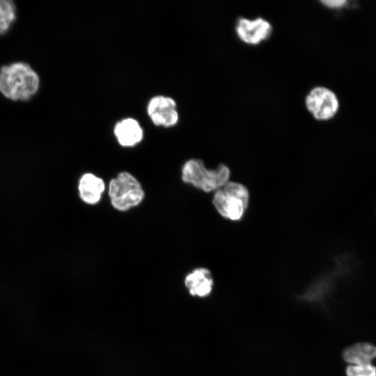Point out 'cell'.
<instances>
[{"mask_svg":"<svg viewBox=\"0 0 376 376\" xmlns=\"http://www.w3.org/2000/svg\"><path fill=\"white\" fill-rule=\"evenodd\" d=\"M40 78L25 62H14L0 68V92L13 101H28L38 91Z\"/></svg>","mask_w":376,"mask_h":376,"instance_id":"obj_1","label":"cell"},{"mask_svg":"<svg viewBox=\"0 0 376 376\" xmlns=\"http://www.w3.org/2000/svg\"><path fill=\"white\" fill-rule=\"evenodd\" d=\"M230 171L228 166L220 164L214 169H208L199 159L185 162L181 170V178L187 184L204 192L217 191L228 182Z\"/></svg>","mask_w":376,"mask_h":376,"instance_id":"obj_2","label":"cell"},{"mask_svg":"<svg viewBox=\"0 0 376 376\" xmlns=\"http://www.w3.org/2000/svg\"><path fill=\"white\" fill-rule=\"evenodd\" d=\"M249 203V191L242 183L228 182L215 191L212 204L224 219L238 221L242 219Z\"/></svg>","mask_w":376,"mask_h":376,"instance_id":"obj_3","label":"cell"},{"mask_svg":"<svg viewBox=\"0 0 376 376\" xmlns=\"http://www.w3.org/2000/svg\"><path fill=\"white\" fill-rule=\"evenodd\" d=\"M108 194L113 207L120 212L127 211L139 205L145 196L140 182L127 171L119 173L110 180Z\"/></svg>","mask_w":376,"mask_h":376,"instance_id":"obj_4","label":"cell"},{"mask_svg":"<svg viewBox=\"0 0 376 376\" xmlns=\"http://www.w3.org/2000/svg\"><path fill=\"white\" fill-rule=\"evenodd\" d=\"M305 105L315 119L325 121L336 114L339 102L333 91L319 86L313 87L308 92L305 97Z\"/></svg>","mask_w":376,"mask_h":376,"instance_id":"obj_5","label":"cell"},{"mask_svg":"<svg viewBox=\"0 0 376 376\" xmlns=\"http://www.w3.org/2000/svg\"><path fill=\"white\" fill-rule=\"evenodd\" d=\"M177 107L175 100L171 97L157 95L150 99L146 111L155 126L169 128L178 123L179 113Z\"/></svg>","mask_w":376,"mask_h":376,"instance_id":"obj_6","label":"cell"},{"mask_svg":"<svg viewBox=\"0 0 376 376\" xmlns=\"http://www.w3.org/2000/svg\"><path fill=\"white\" fill-rule=\"evenodd\" d=\"M272 25L263 17H239L235 26L238 38L244 43L256 45L266 40L272 33Z\"/></svg>","mask_w":376,"mask_h":376,"instance_id":"obj_7","label":"cell"},{"mask_svg":"<svg viewBox=\"0 0 376 376\" xmlns=\"http://www.w3.org/2000/svg\"><path fill=\"white\" fill-rule=\"evenodd\" d=\"M113 134L121 146L131 148L143 140V130L137 120L127 117L116 123Z\"/></svg>","mask_w":376,"mask_h":376,"instance_id":"obj_8","label":"cell"},{"mask_svg":"<svg viewBox=\"0 0 376 376\" xmlns=\"http://www.w3.org/2000/svg\"><path fill=\"white\" fill-rule=\"evenodd\" d=\"M185 285L194 297H205L212 292L214 281L210 271L205 267H198L186 275Z\"/></svg>","mask_w":376,"mask_h":376,"instance_id":"obj_9","label":"cell"},{"mask_svg":"<svg viewBox=\"0 0 376 376\" xmlns=\"http://www.w3.org/2000/svg\"><path fill=\"white\" fill-rule=\"evenodd\" d=\"M104 190V180L93 173H84L79 180V197L83 202L88 205H93L99 203Z\"/></svg>","mask_w":376,"mask_h":376,"instance_id":"obj_10","label":"cell"},{"mask_svg":"<svg viewBox=\"0 0 376 376\" xmlns=\"http://www.w3.org/2000/svg\"><path fill=\"white\" fill-rule=\"evenodd\" d=\"M343 358L350 365L371 363L376 358V347L369 343H357L343 351Z\"/></svg>","mask_w":376,"mask_h":376,"instance_id":"obj_11","label":"cell"},{"mask_svg":"<svg viewBox=\"0 0 376 376\" xmlns=\"http://www.w3.org/2000/svg\"><path fill=\"white\" fill-rule=\"evenodd\" d=\"M17 8L12 0H0V36L6 33L16 20Z\"/></svg>","mask_w":376,"mask_h":376,"instance_id":"obj_12","label":"cell"},{"mask_svg":"<svg viewBox=\"0 0 376 376\" xmlns=\"http://www.w3.org/2000/svg\"><path fill=\"white\" fill-rule=\"evenodd\" d=\"M347 376H376V367L372 363L350 365L346 368Z\"/></svg>","mask_w":376,"mask_h":376,"instance_id":"obj_13","label":"cell"},{"mask_svg":"<svg viewBox=\"0 0 376 376\" xmlns=\"http://www.w3.org/2000/svg\"><path fill=\"white\" fill-rule=\"evenodd\" d=\"M321 3L329 8H337L343 6L346 3L344 0H324Z\"/></svg>","mask_w":376,"mask_h":376,"instance_id":"obj_14","label":"cell"}]
</instances>
